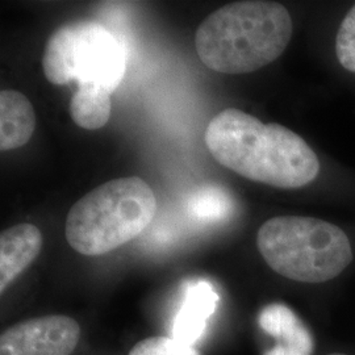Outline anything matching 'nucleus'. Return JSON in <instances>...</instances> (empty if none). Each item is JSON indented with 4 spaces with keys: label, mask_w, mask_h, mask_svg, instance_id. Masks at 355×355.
<instances>
[{
    "label": "nucleus",
    "mask_w": 355,
    "mask_h": 355,
    "mask_svg": "<svg viewBox=\"0 0 355 355\" xmlns=\"http://www.w3.org/2000/svg\"><path fill=\"white\" fill-rule=\"evenodd\" d=\"M329 355H346V354H341V353H333V354Z\"/></svg>",
    "instance_id": "4468645a"
},
{
    "label": "nucleus",
    "mask_w": 355,
    "mask_h": 355,
    "mask_svg": "<svg viewBox=\"0 0 355 355\" xmlns=\"http://www.w3.org/2000/svg\"><path fill=\"white\" fill-rule=\"evenodd\" d=\"M111 92L98 83H80L71 98L69 112L78 127L96 130L111 117Z\"/></svg>",
    "instance_id": "9b49d317"
},
{
    "label": "nucleus",
    "mask_w": 355,
    "mask_h": 355,
    "mask_svg": "<svg viewBox=\"0 0 355 355\" xmlns=\"http://www.w3.org/2000/svg\"><path fill=\"white\" fill-rule=\"evenodd\" d=\"M257 246L275 272L302 283L334 279L353 261L343 229L316 217H272L258 230Z\"/></svg>",
    "instance_id": "20e7f679"
},
{
    "label": "nucleus",
    "mask_w": 355,
    "mask_h": 355,
    "mask_svg": "<svg viewBox=\"0 0 355 355\" xmlns=\"http://www.w3.org/2000/svg\"><path fill=\"white\" fill-rule=\"evenodd\" d=\"M129 355H200L193 345L174 337L155 336L136 343Z\"/></svg>",
    "instance_id": "f8f14e48"
},
{
    "label": "nucleus",
    "mask_w": 355,
    "mask_h": 355,
    "mask_svg": "<svg viewBox=\"0 0 355 355\" xmlns=\"http://www.w3.org/2000/svg\"><path fill=\"white\" fill-rule=\"evenodd\" d=\"M155 211V195L144 179H114L71 207L66 218V240L83 255L110 253L140 236L152 223Z\"/></svg>",
    "instance_id": "7ed1b4c3"
},
{
    "label": "nucleus",
    "mask_w": 355,
    "mask_h": 355,
    "mask_svg": "<svg viewBox=\"0 0 355 355\" xmlns=\"http://www.w3.org/2000/svg\"><path fill=\"white\" fill-rule=\"evenodd\" d=\"M204 140L220 165L272 187H304L320 171L316 153L299 135L241 110L228 108L214 117Z\"/></svg>",
    "instance_id": "f257e3e1"
},
{
    "label": "nucleus",
    "mask_w": 355,
    "mask_h": 355,
    "mask_svg": "<svg viewBox=\"0 0 355 355\" xmlns=\"http://www.w3.org/2000/svg\"><path fill=\"white\" fill-rule=\"evenodd\" d=\"M218 295L205 280L191 282L186 287L183 302L173 320V336L182 343H198L209 318L215 313Z\"/></svg>",
    "instance_id": "1a4fd4ad"
},
{
    "label": "nucleus",
    "mask_w": 355,
    "mask_h": 355,
    "mask_svg": "<svg viewBox=\"0 0 355 355\" xmlns=\"http://www.w3.org/2000/svg\"><path fill=\"white\" fill-rule=\"evenodd\" d=\"M46 79L62 86L70 82L98 83L111 94L125 73V58L117 38L102 24L76 21L58 28L44 51Z\"/></svg>",
    "instance_id": "39448f33"
},
{
    "label": "nucleus",
    "mask_w": 355,
    "mask_h": 355,
    "mask_svg": "<svg viewBox=\"0 0 355 355\" xmlns=\"http://www.w3.org/2000/svg\"><path fill=\"white\" fill-rule=\"evenodd\" d=\"M42 233L33 224H19L0 234V293L12 284L38 257Z\"/></svg>",
    "instance_id": "6e6552de"
},
{
    "label": "nucleus",
    "mask_w": 355,
    "mask_h": 355,
    "mask_svg": "<svg viewBox=\"0 0 355 355\" xmlns=\"http://www.w3.org/2000/svg\"><path fill=\"white\" fill-rule=\"evenodd\" d=\"M258 325L275 341L263 355L313 354L312 333L287 305L271 303L262 308L258 315Z\"/></svg>",
    "instance_id": "0eeeda50"
},
{
    "label": "nucleus",
    "mask_w": 355,
    "mask_h": 355,
    "mask_svg": "<svg viewBox=\"0 0 355 355\" xmlns=\"http://www.w3.org/2000/svg\"><path fill=\"white\" fill-rule=\"evenodd\" d=\"M80 340V325L64 315H49L15 324L0 336V355H71Z\"/></svg>",
    "instance_id": "423d86ee"
},
{
    "label": "nucleus",
    "mask_w": 355,
    "mask_h": 355,
    "mask_svg": "<svg viewBox=\"0 0 355 355\" xmlns=\"http://www.w3.org/2000/svg\"><path fill=\"white\" fill-rule=\"evenodd\" d=\"M336 54L343 69L355 73V6L345 16L338 29Z\"/></svg>",
    "instance_id": "ddd939ff"
},
{
    "label": "nucleus",
    "mask_w": 355,
    "mask_h": 355,
    "mask_svg": "<svg viewBox=\"0 0 355 355\" xmlns=\"http://www.w3.org/2000/svg\"><path fill=\"white\" fill-rule=\"evenodd\" d=\"M292 36L291 15L274 1H237L211 13L195 35V49L208 69L246 74L279 58Z\"/></svg>",
    "instance_id": "f03ea898"
},
{
    "label": "nucleus",
    "mask_w": 355,
    "mask_h": 355,
    "mask_svg": "<svg viewBox=\"0 0 355 355\" xmlns=\"http://www.w3.org/2000/svg\"><path fill=\"white\" fill-rule=\"evenodd\" d=\"M36 129L33 105L16 89L0 92V149L8 152L24 146Z\"/></svg>",
    "instance_id": "9d476101"
}]
</instances>
